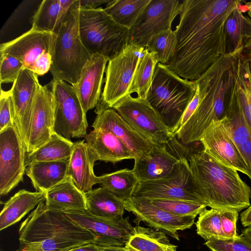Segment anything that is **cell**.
Returning <instances> with one entry per match:
<instances>
[{
  "label": "cell",
  "instance_id": "49",
  "mask_svg": "<svg viewBox=\"0 0 251 251\" xmlns=\"http://www.w3.org/2000/svg\"><path fill=\"white\" fill-rule=\"evenodd\" d=\"M69 251H99L94 243H89Z\"/></svg>",
  "mask_w": 251,
  "mask_h": 251
},
{
  "label": "cell",
  "instance_id": "22",
  "mask_svg": "<svg viewBox=\"0 0 251 251\" xmlns=\"http://www.w3.org/2000/svg\"><path fill=\"white\" fill-rule=\"evenodd\" d=\"M225 124L247 166V176L251 181V129L239 102L235 83L232 90Z\"/></svg>",
  "mask_w": 251,
  "mask_h": 251
},
{
  "label": "cell",
  "instance_id": "46",
  "mask_svg": "<svg viewBox=\"0 0 251 251\" xmlns=\"http://www.w3.org/2000/svg\"><path fill=\"white\" fill-rule=\"evenodd\" d=\"M200 100V96L197 88L194 97L188 104L183 115L179 128L183 126L193 115L199 105Z\"/></svg>",
  "mask_w": 251,
  "mask_h": 251
},
{
  "label": "cell",
  "instance_id": "31",
  "mask_svg": "<svg viewBox=\"0 0 251 251\" xmlns=\"http://www.w3.org/2000/svg\"><path fill=\"white\" fill-rule=\"evenodd\" d=\"M87 210L101 218L120 221L124 219L125 201L103 187L85 193Z\"/></svg>",
  "mask_w": 251,
  "mask_h": 251
},
{
  "label": "cell",
  "instance_id": "38",
  "mask_svg": "<svg viewBox=\"0 0 251 251\" xmlns=\"http://www.w3.org/2000/svg\"><path fill=\"white\" fill-rule=\"evenodd\" d=\"M197 234L207 241L211 237L226 238L222 227L221 210L204 209L196 223Z\"/></svg>",
  "mask_w": 251,
  "mask_h": 251
},
{
  "label": "cell",
  "instance_id": "21",
  "mask_svg": "<svg viewBox=\"0 0 251 251\" xmlns=\"http://www.w3.org/2000/svg\"><path fill=\"white\" fill-rule=\"evenodd\" d=\"M106 57L98 53L92 55L84 66L80 78L73 87L85 114L98 105L106 66Z\"/></svg>",
  "mask_w": 251,
  "mask_h": 251
},
{
  "label": "cell",
  "instance_id": "48",
  "mask_svg": "<svg viewBox=\"0 0 251 251\" xmlns=\"http://www.w3.org/2000/svg\"><path fill=\"white\" fill-rule=\"evenodd\" d=\"M240 218L244 227L251 226V205L240 214Z\"/></svg>",
  "mask_w": 251,
  "mask_h": 251
},
{
  "label": "cell",
  "instance_id": "14",
  "mask_svg": "<svg viewBox=\"0 0 251 251\" xmlns=\"http://www.w3.org/2000/svg\"><path fill=\"white\" fill-rule=\"evenodd\" d=\"M125 210L136 216V220L179 240L177 231L190 228L196 217L174 215L153 204L148 199L130 197L125 201Z\"/></svg>",
  "mask_w": 251,
  "mask_h": 251
},
{
  "label": "cell",
  "instance_id": "43",
  "mask_svg": "<svg viewBox=\"0 0 251 251\" xmlns=\"http://www.w3.org/2000/svg\"><path fill=\"white\" fill-rule=\"evenodd\" d=\"M0 82L13 83L25 68L16 57L7 54H0Z\"/></svg>",
  "mask_w": 251,
  "mask_h": 251
},
{
  "label": "cell",
  "instance_id": "11",
  "mask_svg": "<svg viewBox=\"0 0 251 251\" xmlns=\"http://www.w3.org/2000/svg\"><path fill=\"white\" fill-rule=\"evenodd\" d=\"M114 108L135 130L153 144L166 146L173 134L146 99L128 95Z\"/></svg>",
  "mask_w": 251,
  "mask_h": 251
},
{
  "label": "cell",
  "instance_id": "18",
  "mask_svg": "<svg viewBox=\"0 0 251 251\" xmlns=\"http://www.w3.org/2000/svg\"><path fill=\"white\" fill-rule=\"evenodd\" d=\"M55 34L35 30L32 28L19 37L0 45V54L13 56L25 68L33 71L34 65L42 56L52 49Z\"/></svg>",
  "mask_w": 251,
  "mask_h": 251
},
{
  "label": "cell",
  "instance_id": "51",
  "mask_svg": "<svg viewBox=\"0 0 251 251\" xmlns=\"http://www.w3.org/2000/svg\"><path fill=\"white\" fill-rule=\"evenodd\" d=\"M241 53L246 56L251 57V38L243 47Z\"/></svg>",
  "mask_w": 251,
  "mask_h": 251
},
{
  "label": "cell",
  "instance_id": "26",
  "mask_svg": "<svg viewBox=\"0 0 251 251\" xmlns=\"http://www.w3.org/2000/svg\"><path fill=\"white\" fill-rule=\"evenodd\" d=\"M45 201L46 208L51 210L66 212L87 210L85 193L68 177L46 192Z\"/></svg>",
  "mask_w": 251,
  "mask_h": 251
},
{
  "label": "cell",
  "instance_id": "9",
  "mask_svg": "<svg viewBox=\"0 0 251 251\" xmlns=\"http://www.w3.org/2000/svg\"><path fill=\"white\" fill-rule=\"evenodd\" d=\"M179 159L167 176L154 180L139 181L132 197L149 200H181L204 204L197 192L188 160L184 157Z\"/></svg>",
  "mask_w": 251,
  "mask_h": 251
},
{
  "label": "cell",
  "instance_id": "33",
  "mask_svg": "<svg viewBox=\"0 0 251 251\" xmlns=\"http://www.w3.org/2000/svg\"><path fill=\"white\" fill-rule=\"evenodd\" d=\"M235 87L240 106L251 129V57L241 51L237 58Z\"/></svg>",
  "mask_w": 251,
  "mask_h": 251
},
{
  "label": "cell",
  "instance_id": "36",
  "mask_svg": "<svg viewBox=\"0 0 251 251\" xmlns=\"http://www.w3.org/2000/svg\"><path fill=\"white\" fill-rule=\"evenodd\" d=\"M151 0H112L104 8L119 25L130 29Z\"/></svg>",
  "mask_w": 251,
  "mask_h": 251
},
{
  "label": "cell",
  "instance_id": "5",
  "mask_svg": "<svg viewBox=\"0 0 251 251\" xmlns=\"http://www.w3.org/2000/svg\"><path fill=\"white\" fill-rule=\"evenodd\" d=\"M80 0H76L55 34L52 49L50 72L53 79L68 82L72 86L79 80L84 66L92 55L80 37Z\"/></svg>",
  "mask_w": 251,
  "mask_h": 251
},
{
  "label": "cell",
  "instance_id": "15",
  "mask_svg": "<svg viewBox=\"0 0 251 251\" xmlns=\"http://www.w3.org/2000/svg\"><path fill=\"white\" fill-rule=\"evenodd\" d=\"M64 213L78 225L92 232L97 237L93 243L97 245L125 247L133 228L127 218L111 221L94 215L88 210Z\"/></svg>",
  "mask_w": 251,
  "mask_h": 251
},
{
  "label": "cell",
  "instance_id": "10",
  "mask_svg": "<svg viewBox=\"0 0 251 251\" xmlns=\"http://www.w3.org/2000/svg\"><path fill=\"white\" fill-rule=\"evenodd\" d=\"M51 92L54 105L53 131L71 140L85 137L88 123L74 88L66 82L53 79Z\"/></svg>",
  "mask_w": 251,
  "mask_h": 251
},
{
  "label": "cell",
  "instance_id": "54",
  "mask_svg": "<svg viewBox=\"0 0 251 251\" xmlns=\"http://www.w3.org/2000/svg\"><path fill=\"white\" fill-rule=\"evenodd\" d=\"M22 251V250H20V251Z\"/></svg>",
  "mask_w": 251,
  "mask_h": 251
},
{
  "label": "cell",
  "instance_id": "28",
  "mask_svg": "<svg viewBox=\"0 0 251 251\" xmlns=\"http://www.w3.org/2000/svg\"><path fill=\"white\" fill-rule=\"evenodd\" d=\"M69 161L34 162L26 166L25 174L36 191L46 192L67 177Z\"/></svg>",
  "mask_w": 251,
  "mask_h": 251
},
{
  "label": "cell",
  "instance_id": "52",
  "mask_svg": "<svg viewBox=\"0 0 251 251\" xmlns=\"http://www.w3.org/2000/svg\"><path fill=\"white\" fill-rule=\"evenodd\" d=\"M241 235L251 242V226L242 229Z\"/></svg>",
  "mask_w": 251,
  "mask_h": 251
},
{
  "label": "cell",
  "instance_id": "4",
  "mask_svg": "<svg viewBox=\"0 0 251 251\" xmlns=\"http://www.w3.org/2000/svg\"><path fill=\"white\" fill-rule=\"evenodd\" d=\"M197 88L196 80L183 78L166 64L158 62L146 99L175 134Z\"/></svg>",
  "mask_w": 251,
  "mask_h": 251
},
{
  "label": "cell",
  "instance_id": "16",
  "mask_svg": "<svg viewBox=\"0 0 251 251\" xmlns=\"http://www.w3.org/2000/svg\"><path fill=\"white\" fill-rule=\"evenodd\" d=\"M225 119L213 121L199 142L218 161L247 176V166L226 128Z\"/></svg>",
  "mask_w": 251,
  "mask_h": 251
},
{
  "label": "cell",
  "instance_id": "50",
  "mask_svg": "<svg viewBox=\"0 0 251 251\" xmlns=\"http://www.w3.org/2000/svg\"><path fill=\"white\" fill-rule=\"evenodd\" d=\"M96 245L99 251H127L125 247Z\"/></svg>",
  "mask_w": 251,
  "mask_h": 251
},
{
  "label": "cell",
  "instance_id": "45",
  "mask_svg": "<svg viewBox=\"0 0 251 251\" xmlns=\"http://www.w3.org/2000/svg\"><path fill=\"white\" fill-rule=\"evenodd\" d=\"M239 212L233 210H221V222L222 230L226 238H235L238 235L236 224Z\"/></svg>",
  "mask_w": 251,
  "mask_h": 251
},
{
  "label": "cell",
  "instance_id": "8",
  "mask_svg": "<svg viewBox=\"0 0 251 251\" xmlns=\"http://www.w3.org/2000/svg\"><path fill=\"white\" fill-rule=\"evenodd\" d=\"M145 48L128 44L110 59L105 70V84L95 112L113 106L131 95L135 71Z\"/></svg>",
  "mask_w": 251,
  "mask_h": 251
},
{
  "label": "cell",
  "instance_id": "25",
  "mask_svg": "<svg viewBox=\"0 0 251 251\" xmlns=\"http://www.w3.org/2000/svg\"><path fill=\"white\" fill-rule=\"evenodd\" d=\"M84 138L97 161L115 163L123 160L135 159L124 143L108 130L94 128Z\"/></svg>",
  "mask_w": 251,
  "mask_h": 251
},
{
  "label": "cell",
  "instance_id": "41",
  "mask_svg": "<svg viewBox=\"0 0 251 251\" xmlns=\"http://www.w3.org/2000/svg\"><path fill=\"white\" fill-rule=\"evenodd\" d=\"M89 243L81 241L48 239L25 244L22 246L21 250L23 251H69Z\"/></svg>",
  "mask_w": 251,
  "mask_h": 251
},
{
  "label": "cell",
  "instance_id": "47",
  "mask_svg": "<svg viewBox=\"0 0 251 251\" xmlns=\"http://www.w3.org/2000/svg\"><path fill=\"white\" fill-rule=\"evenodd\" d=\"M112 0H80V6L85 8H97L100 4L109 3Z\"/></svg>",
  "mask_w": 251,
  "mask_h": 251
},
{
  "label": "cell",
  "instance_id": "1",
  "mask_svg": "<svg viewBox=\"0 0 251 251\" xmlns=\"http://www.w3.org/2000/svg\"><path fill=\"white\" fill-rule=\"evenodd\" d=\"M239 0H184L174 30L175 53L166 64L180 77L200 78L225 54V21Z\"/></svg>",
  "mask_w": 251,
  "mask_h": 251
},
{
  "label": "cell",
  "instance_id": "2",
  "mask_svg": "<svg viewBox=\"0 0 251 251\" xmlns=\"http://www.w3.org/2000/svg\"><path fill=\"white\" fill-rule=\"evenodd\" d=\"M240 52L222 55L200 78L195 80L200 100L193 115L175 134L181 144L186 145L199 142L213 121L226 118L235 83Z\"/></svg>",
  "mask_w": 251,
  "mask_h": 251
},
{
  "label": "cell",
  "instance_id": "27",
  "mask_svg": "<svg viewBox=\"0 0 251 251\" xmlns=\"http://www.w3.org/2000/svg\"><path fill=\"white\" fill-rule=\"evenodd\" d=\"M46 192L22 189L4 203L0 214V230L20 221L29 212L46 201Z\"/></svg>",
  "mask_w": 251,
  "mask_h": 251
},
{
  "label": "cell",
  "instance_id": "12",
  "mask_svg": "<svg viewBox=\"0 0 251 251\" xmlns=\"http://www.w3.org/2000/svg\"><path fill=\"white\" fill-rule=\"evenodd\" d=\"M182 1L151 0L129 29L128 44L145 48L154 36L172 29V24L179 14Z\"/></svg>",
  "mask_w": 251,
  "mask_h": 251
},
{
  "label": "cell",
  "instance_id": "24",
  "mask_svg": "<svg viewBox=\"0 0 251 251\" xmlns=\"http://www.w3.org/2000/svg\"><path fill=\"white\" fill-rule=\"evenodd\" d=\"M97 161L85 140L74 143V147L69 158L67 177L81 191L86 193L92 190L98 184V176L94 172V165Z\"/></svg>",
  "mask_w": 251,
  "mask_h": 251
},
{
  "label": "cell",
  "instance_id": "3",
  "mask_svg": "<svg viewBox=\"0 0 251 251\" xmlns=\"http://www.w3.org/2000/svg\"><path fill=\"white\" fill-rule=\"evenodd\" d=\"M186 158L197 192L207 206L240 212L250 205L251 189L238 171L218 161L203 149Z\"/></svg>",
  "mask_w": 251,
  "mask_h": 251
},
{
  "label": "cell",
  "instance_id": "44",
  "mask_svg": "<svg viewBox=\"0 0 251 251\" xmlns=\"http://www.w3.org/2000/svg\"><path fill=\"white\" fill-rule=\"evenodd\" d=\"M15 110L10 89L0 90V131L15 125Z\"/></svg>",
  "mask_w": 251,
  "mask_h": 251
},
{
  "label": "cell",
  "instance_id": "39",
  "mask_svg": "<svg viewBox=\"0 0 251 251\" xmlns=\"http://www.w3.org/2000/svg\"><path fill=\"white\" fill-rule=\"evenodd\" d=\"M176 44V33L171 29L152 37L145 49L149 51L157 53L159 63L167 64L175 53Z\"/></svg>",
  "mask_w": 251,
  "mask_h": 251
},
{
  "label": "cell",
  "instance_id": "19",
  "mask_svg": "<svg viewBox=\"0 0 251 251\" xmlns=\"http://www.w3.org/2000/svg\"><path fill=\"white\" fill-rule=\"evenodd\" d=\"M54 127V105L51 90L40 83L35 96L29 137L25 150L30 153L50 138Z\"/></svg>",
  "mask_w": 251,
  "mask_h": 251
},
{
  "label": "cell",
  "instance_id": "13",
  "mask_svg": "<svg viewBox=\"0 0 251 251\" xmlns=\"http://www.w3.org/2000/svg\"><path fill=\"white\" fill-rule=\"evenodd\" d=\"M24 143L15 125L0 131V194L5 196L23 181L26 169Z\"/></svg>",
  "mask_w": 251,
  "mask_h": 251
},
{
  "label": "cell",
  "instance_id": "20",
  "mask_svg": "<svg viewBox=\"0 0 251 251\" xmlns=\"http://www.w3.org/2000/svg\"><path fill=\"white\" fill-rule=\"evenodd\" d=\"M95 113L93 129L101 128L111 131L133 153L135 159L144 156L152 149L154 144L132 127L114 108Z\"/></svg>",
  "mask_w": 251,
  "mask_h": 251
},
{
  "label": "cell",
  "instance_id": "23",
  "mask_svg": "<svg viewBox=\"0 0 251 251\" xmlns=\"http://www.w3.org/2000/svg\"><path fill=\"white\" fill-rule=\"evenodd\" d=\"M179 161L166 146L154 144L147 154L134 160L132 170L139 181L154 180L167 176Z\"/></svg>",
  "mask_w": 251,
  "mask_h": 251
},
{
  "label": "cell",
  "instance_id": "6",
  "mask_svg": "<svg viewBox=\"0 0 251 251\" xmlns=\"http://www.w3.org/2000/svg\"><path fill=\"white\" fill-rule=\"evenodd\" d=\"M79 29L89 51L109 60L128 44L129 29L117 24L101 7L89 9L80 6Z\"/></svg>",
  "mask_w": 251,
  "mask_h": 251
},
{
  "label": "cell",
  "instance_id": "30",
  "mask_svg": "<svg viewBox=\"0 0 251 251\" xmlns=\"http://www.w3.org/2000/svg\"><path fill=\"white\" fill-rule=\"evenodd\" d=\"M239 6L232 10L225 23L224 55L241 50L251 38V20L243 14Z\"/></svg>",
  "mask_w": 251,
  "mask_h": 251
},
{
  "label": "cell",
  "instance_id": "42",
  "mask_svg": "<svg viewBox=\"0 0 251 251\" xmlns=\"http://www.w3.org/2000/svg\"><path fill=\"white\" fill-rule=\"evenodd\" d=\"M204 245L211 251H251V242L241 234L235 238L211 237Z\"/></svg>",
  "mask_w": 251,
  "mask_h": 251
},
{
  "label": "cell",
  "instance_id": "32",
  "mask_svg": "<svg viewBox=\"0 0 251 251\" xmlns=\"http://www.w3.org/2000/svg\"><path fill=\"white\" fill-rule=\"evenodd\" d=\"M176 247L165 233L137 226L133 227L125 248L127 251H176Z\"/></svg>",
  "mask_w": 251,
  "mask_h": 251
},
{
  "label": "cell",
  "instance_id": "29",
  "mask_svg": "<svg viewBox=\"0 0 251 251\" xmlns=\"http://www.w3.org/2000/svg\"><path fill=\"white\" fill-rule=\"evenodd\" d=\"M75 0H43L33 15L31 28L56 34Z\"/></svg>",
  "mask_w": 251,
  "mask_h": 251
},
{
  "label": "cell",
  "instance_id": "35",
  "mask_svg": "<svg viewBox=\"0 0 251 251\" xmlns=\"http://www.w3.org/2000/svg\"><path fill=\"white\" fill-rule=\"evenodd\" d=\"M139 180L132 170L124 169L98 176V182L124 201L132 197Z\"/></svg>",
  "mask_w": 251,
  "mask_h": 251
},
{
  "label": "cell",
  "instance_id": "7",
  "mask_svg": "<svg viewBox=\"0 0 251 251\" xmlns=\"http://www.w3.org/2000/svg\"><path fill=\"white\" fill-rule=\"evenodd\" d=\"M23 246L48 239H63L93 243L96 236L71 219L64 212L46 208L39 204L24 221L19 230Z\"/></svg>",
  "mask_w": 251,
  "mask_h": 251
},
{
  "label": "cell",
  "instance_id": "37",
  "mask_svg": "<svg viewBox=\"0 0 251 251\" xmlns=\"http://www.w3.org/2000/svg\"><path fill=\"white\" fill-rule=\"evenodd\" d=\"M159 62L157 53L145 49L134 74L130 94L136 93L137 97L146 99L151 85L156 66Z\"/></svg>",
  "mask_w": 251,
  "mask_h": 251
},
{
  "label": "cell",
  "instance_id": "17",
  "mask_svg": "<svg viewBox=\"0 0 251 251\" xmlns=\"http://www.w3.org/2000/svg\"><path fill=\"white\" fill-rule=\"evenodd\" d=\"M38 75L24 68L10 89L15 110V125L25 147L27 145L31 118L39 82Z\"/></svg>",
  "mask_w": 251,
  "mask_h": 251
},
{
  "label": "cell",
  "instance_id": "40",
  "mask_svg": "<svg viewBox=\"0 0 251 251\" xmlns=\"http://www.w3.org/2000/svg\"><path fill=\"white\" fill-rule=\"evenodd\" d=\"M150 200L154 205L174 215L180 216L196 217L207 207L201 203L181 200L157 199Z\"/></svg>",
  "mask_w": 251,
  "mask_h": 251
},
{
  "label": "cell",
  "instance_id": "34",
  "mask_svg": "<svg viewBox=\"0 0 251 251\" xmlns=\"http://www.w3.org/2000/svg\"><path fill=\"white\" fill-rule=\"evenodd\" d=\"M74 143L53 132L50 139L35 151L28 153L26 166L38 161H53L69 159Z\"/></svg>",
  "mask_w": 251,
  "mask_h": 251
},
{
  "label": "cell",
  "instance_id": "53",
  "mask_svg": "<svg viewBox=\"0 0 251 251\" xmlns=\"http://www.w3.org/2000/svg\"><path fill=\"white\" fill-rule=\"evenodd\" d=\"M248 8V15L251 17V1L247 3Z\"/></svg>",
  "mask_w": 251,
  "mask_h": 251
}]
</instances>
